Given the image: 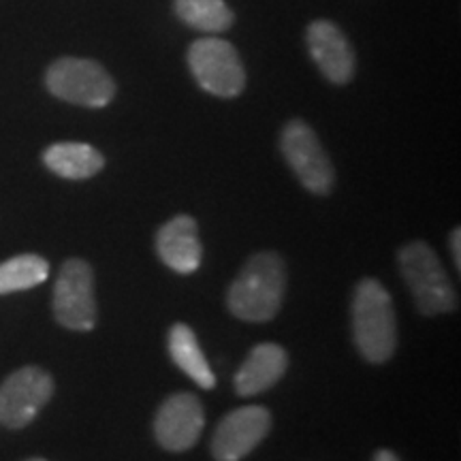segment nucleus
<instances>
[{
    "mask_svg": "<svg viewBox=\"0 0 461 461\" xmlns=\"http://www.w3.org/2000/svg\"><path fill=\"white\" fill-rule=\"evenodd\" d=\"M308 50L321 73L333 84H348L355 75V51L344 32L330 20H316L308 26Z\"/></svg>",
    "mask_w": 461,
    "mask_h": 461,
    "instance_id": "11",
    "label": "nucleus"
},
{
    "mask_svg": "<svg viewBox=\"0 0 461 461\" xmlns=\"http://www.w3.org/2000/svg\"><path fill=\"white\" fill-rule=\"evenodd\" d=\"M400 267L420 314H445L457 308V295L447 269L425 241H411L402 248Z\"/></svg>",
    "mask_w": 461,
    "mask_h": 461,
    "instance_id": "3",
    "label": "nucleus"
},
{
    "mask_svg": "<svg viewBox=\"0 0 461 461\" xmlns=\"http://www.w3.org/2000/svg\"><path fill=\"white\" fill-rule=\"evenodd\" d=\"M54 316L71 331L95 330V272L84 258H68L60 267L54 285Z\"/></svg>",
    "mask_w": 461,
    "mask_h": 461,
    "instance_id": "6",
    "label": "nucleus"
},
{
    "mask_svg": "<svg viewBox=\"0 0 461 461\" xmlns=\"http://www.w3.org/2000/svg\"><path fill=\"white\" fill-rule=\"evenodd\" d=\"M353 336L361 357L384 363L397 348L395 308L387 288L374 278H363L355 288Z\"/></svg>",
    "mask_w": 461,
    "mask_h": 461,
    "instance_id": "2",
    "label": "nucleus"
},
{
    "mask_svg": "<svg viewBox=\"0 0 461 461\" xmlns=\"http://www.w3.org/2000/svg\"><path fill=\"white\" fill-rule=\"evenodd\" d=\"M272 414L263 406H244L229 412L212 438V455L216 461H240L258 447L269 434Z\"/></svg>",
    "mask_w": 461,
    "mask_h": 461,
    "instance_id": "9",
    "label": "nucleus"
},
{
    "mask_svg": "<svg viewBox=\"0 0 461 461\" xmlns=\"http://www.w3.org/2000/svg\"><path fill=\"white\" fill-rule=\"evenodd\" d=\"M374 461H400L397 459L395 453L387 451V448H383V451H378L376 455H374Z\"/></svg>",
    "mask_w": 461,
    "mask_h": 461,
    "instance_id": "19",
    "label": "nucleus"
},
{
    "mask_svg": "<svg viewBox=\"0 0 461 461\" xmlns=\"http://www.w3.org/2000/svg\"><path fill=\"white\" fill-rule=\"evenodd\" d=\"M288 366L286 350L278 344L265 342L252 348L248 359L235 374V391L241 397H252L272 389L285 376Z\"/></svg>",
    "mask_w": 461,
    "mask_h": 461,
    "instance_id": "13",
    "label": "nucleus"
},
{
    "mask_svg": "<svg viewBox=\"0 0 461 461\" xmlns=\"http://www.w3.org/2000/svg\"><path fill=\"white\" fill-rule=\"evenodd\" d=\"M176 15L199 32L218 34L233 26L235 15L224 0H176Z\"/></svg>",
    "mask_w": 461,
    "mask_h": 461,
    "instance_id": "16",
    "label": "nucleus"
},
{
    "mask_svg": "<svg viewBox=\"0 0 461 461\" xmlns=\"http://www.w3.org/2000/svg\"><path fill=\"white\" fill-rule=\"evenodd\" d=\"M54 395V380L37 366H26L0 384V425L22 429Z\"/></svg>",
    "mask_w": 461,
    "mask_h": 461,
    "instance_id": "8",
    "label": "nucleus"
},
{
    "mask_svg": "<svg viewBox=\"0 0 461 461\" xmlns=\"http://www.w3.org/2000/svg\"><path fill=\"white\" fill-rule=\"evenodd\" d=\"M50 276V263L39 255H20L0 263V295L28 291L43 285Z\"/></svg>",
    "mask_w": 461,
    "mask_h": 461,
    "instance_id": "17",
    "label": "nucleus"
},
{
    "mask_svg": "<svg viewBox=\"0 0 461 461\" xmlns=\"http://www.w3.org/2000/svg\"><path fill=\"white\" fill-rule=\"evenodd\" d=\"M28 461H48V459H41V457H34V459H28Z\"/></svg>",
    "mask_w": 461,
    "mask_h": 461,
    "instance_id": "20",
    "label": "nucleus"
},
{
    "mask_svg": "<svg viewBox=\"0 0 461 461\" xmlns=\"http://www.w3.org/2000/svg\"><path fill=\"white\" fill-rule=\"evenodd\" d=\"M286 288V267L276 252L248 258L229 288V310L248 322L272 321L278 314Z\"/></svg>",
    "mask_w": 461,
    "mask_h": 461,
    "instance_id": "1",
    "label": "nucleus"
},
{
    "mask_svg": "<svg viewBox=\"0 0 461 461\" xmlns=\"http://www.w3.org/2000/svg\"><path fill=\"white\" fill-rule=\"evenodd\" d=\"M43 163L51 173L65 180H88L105 167V158L88 143L60 141L45 149Z\"/></svg>",
    "mask_w": 461,
    "mask_h": 461,
    "instance_id": "14",
    "label": "nucleus"
},
{
    "mask_svg": "<svg viewBox=\"0 0 461 461\" xmlns=\"http://www.w3.org/2000/svg\"><path fill=\"white\" fill-rule=\"evenodd\" d=\"M169 355L173 363L184 374H188L193 378V383H197L201 389L216 387V376L205 359L203 350H201L199 339L194 336V331L188 325H184V322H177V325L171 327Z\"/></svg>",
    "mask_w": 461,
    "mask_h": 461,
    "instance_id": "15",
    "label": "nucleus"
},
{
    "mask_svg": "<svg viewBox=\"0 0 461 461\" xmlns=\"http://www.w3.org/2000/svg\"><path fill=\"white\" fill-rule=\"evenodd\" d=\"M280 148L286 163L295 171L299 182L310 193L327 194L336 182L330 157L316 132L303 120H291L280 137Z\"/></svg>",
    "mask_w": 461,
    "mask_h": 461,
    "instance_id": "7",
    "label": "nucleus"
},
{
    "mask_svg": "<svg viewBox=\"0 0 461 461\" xmlns=\"http://www.w3.org/2000/svg\"><path fill=\"white\" fill-rule=\"evenodd\" d=\"M205 425L201 402L193 393L167 397L154 419V434L158 445L171 453H184L197 445Z\"/></svg>",
    "mask_w": 461,
    "mask_h": 461,
    "instance_id": "10",
    "label": "nucleus"
},
{
    "mask_svg": "<svg viewBox=\"0 0 461 461\" xmlns=\"http://www.w3.org/2000/svg\"><path fill=\"white\" fill-rule=\"evenodd\" d=\"M188 67L201 88L221 99H233L246 86V71L238 50L224 39H197L188 50Z\"/></svg>",
    "mask_w": 461,
    "mask_h": 461,
    "instance_id": "5",
    "label": "nucleus"
},
{
    "mask_svg": "<svg viewBox=\"0 0 461 461\" xmlns=\"http://www.w3.org/2000/svg\"><path fill=\"white\" fill-rule=\"evenodd\" d=\"M157 252L167 267L177 274H193L201 265V241L194 218L176 216L158 229Z\"/></svg>",
    "mask_w": 461,
    "mask_h": 461,
    "instance_id": "12",
    "label": "nucleus"
},
{
    "mask_svg": "<svg viewBox=\"0 0 461 461\" xmlns=\"http://www.w3.org/2000/svg\"><path fill=\"white\" fill-rule=\"evenodd\" d=\"M45 84L58 99L73 105L101 109L115 96V82L99 62L86 58H60L48 68Z\"/></svg>",
    "mask_w": 461,
    "mask_h": 461,
    "instance_id": "4",
    "label": "nucleus"
},
{
    "mask_svg": "<svg viewBox=\"0 0 461 461\" xmlns=\"http://www.w3.org/2000/svg\"><path fill=\"white\" fill-rule=\"evenodd\" d=\"M461 244V230L455 229L451 233V252H453V258H455V267H461V252H459V246Z\"/></svg>",
    "mask_w": 461,
    "mask_h": 461,
    "instance_id": "18",
    "label": "nucleus"
}]
</instances>
